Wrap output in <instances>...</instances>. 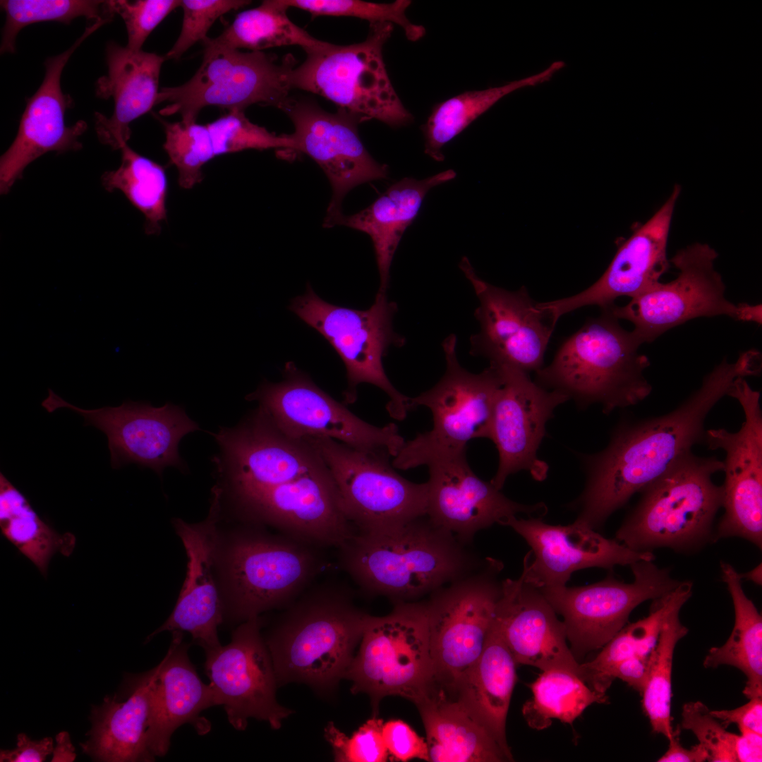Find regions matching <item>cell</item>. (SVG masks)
<instances>
[{
	"instance_id": "6125c7cd",
	"label": "cell",
	"mask_w": 762,
	"mask_h": 762,
	"mask_svg": "<svg viewBox=\"0 0 762 762\" xmlns=\"http://www.w3.org/2000/svg\"><path fill=\"white\" fill-rule=\"evenodd\" d=\"M742 578L751 580L757 584H761V564L744 574H740Z\"/></svg>"
},
{
	"instance_id": "4316f807",
	"label": "cell",
	"mask_w": 762,
	"mask_h": 762,
	"mask_svg": "<svg viewBox=\"0 0 762 762\" xmlns=\"http://www.w3.org/2000/svg\"><path fill=\"white\" fill-rule=\"evenodd\" d=\"M222 490L212 489L207 518L197 524L174 520L185 548L187 573L176 606L165 622L147 638L150 641L164 631H187L205 651L221 646L217 628L224 618V603L215 579L219 543L217 523L222 509Z\"/></svg>"
},
{
	"instance_id": "94428289",
	"label": "cell",
	"mask_w": 762,
	"mask_h": 762,
	"mask_svg": "<svg viewBox=\"0 0 762 762\" xmlns=\"http://www.w3.org/2000/svg\"><path fill=\"white\" fill-rule=\"evenodd\" d=\"M56 744L52 752V762H70L76 758L75 748L73 746L69 734L63 731L56 736Z\"/></svg>"
},
{
	"instance_id": "277c9868",
	"label": "cell",
	"mask_w": 762,
	"mask_h": 762,
	"mask_svg": "<svg viewBox=\"0 0 762 762\" xmlns=\"http://www.w3.org/2000/svg\"><path fill=\"white\" fill-rule=\"evenodd\" d=\"M601 310L564 340L550 364L536 372L534 381L582 409L600 404L607 414L641 401L652 386L643 375L650 361L639 352L641 344L622 327L610 306Z\"/></svg>"
},
{
	"instance_id": "f907efd6",
	"label": "cell",
	"mask_w": 762,
	"mask_h": 762,
	"mask_svg": "<svg viewBox=\"0 0 762 762\" xmlns=\"http://www.w3.org/2000/svg\"><path fill=\"white\" fill-rule=\"evenodd\" d=\"M247 0H181V32L166 57L179 59L193 45L204 41L211 26L220 16L250 4Z\"/></svg>"
},
{
	"instance_id": "6f0895ef",
	"label": "cell",
	"mask_w": 762,
	"mask_h": 762,
	"mask_svg": "<svg viewBox=\"0 0 762 762\" xmlns=\"http://www.w3.org/2000/svg\"><path fill=\"white\" fill-rule=\"evenodd\" d=\"M648 673V659L636 656L619 663L615 668L612 677L614 680L618 678L627 682L629 686L641 694L646 683Z\"/></svg>"
},
{
	"instance_id": "4dcf8cb0",
	"label": "cell",
	"mask_w": 762,
	"mask_h": 762,
	"mask_svg": "<svg viewBox=\"0 0 762 762\" xmlns=\"http://www.w3.org/2000/svg\"><path fill=\"white\" fill-rule=\"evenodd\" d=\"M172 633L151 689L147 744L155 757L168 752L172 734L183 724H190L200 735L207 733L210 723L200 714L216 706L212 687L202 682L189 659L182 631Z\"/></svg>"
},
{
	"instance_id": "2e32d148",
	"label": "cell",
	"mask_w": 762,
	"mask_h": 762,
	"mask_svg": "<svg viewBox=\"0 0 762 762\" xmlns=\"http://www.w3.org/2000/svg\"><path fill=\"white\" fill-rule=\"evenodd\" d=\"M630 567L631 583L610 575L584 586L538 588L556 613L562 616L569 648L576 659L604 646L626 625L639 604L665 595L680 583L652 560H640Z\"/></svg>"
},
{
	"instance_id": "f35d334b",
	"label": "cell",
	"mask_w": 762,
	"mask_h": 762,
	"mask_svg": "<svg viewBox=\"0 0 762 762\" xmlns=\"http://www.w3.org/2000/svg\"><path fill=\"white\" fill-rule=\"evenodd\" d=\"M1 534L47 576L52 557L69 556L75 546L71 533H59L34 510L25 496L0 473Z\"/></svg>"
},
{
	"instance_id": "e0dca14e",
	"label": "cell",
	"mask_w": 762,
	"mask_h": 762,
	"mask_svg": "<svg viewBox=\"0 0 762 762\" xmlns=\"http://www.w3.org/2000/svg\"><path fill=\"white\" fill-rule=\"evenodd\" d=\"M230 491L247 523L273 527L320 548H338L356 531L328 468L278 485Z\"/></svg>"
},
{
	"instance_id": "ab89813d",
	"label": "cell",
	"mask_w": 762,
	"mask_h": 762,
	"mask_svg": "<svg viewBox=\"0 0 762 762\" xmlns=\"http://www.w3.org/2000/svg\"><path fill=\"white\" fill-rule=\"evenodd\" d=\"M284 0H265L259 6L239 13L232 23L215 38L207 37L205 47L251 52L282 46L298 45L305 52L326 44L294 23L287 15Z\"/></svg>"
},
{
	"instance_id": "603a6c76",
	"label": "cell",
	"mask_w": 762,
	"mask_h": 762,
	"mask_svg": "<svg viewBox=\"0 0 762 762\" xmlns=\"http://www.w3.org/2000/svg\"><path fill=\"white\" fill-rule=\"evenodd\" d=\"M292 121L290 134L294 150L310 157L324 171L332 188L323 226L339 224L341 202L354 187L385 179L388 168L378 163L361 142L358 124L361 117L342 109L328 112L306 99L289 100L282 109Z\"/></svg>"
},
{
	"instance_id": "681fc988",
	"label": "cell",
	"mask_w": 762,
	"mask_h": 762,
	"mask_svg": "<svg viewBox=\"0 0 762 762\" xmlns=\"http://www.w3.org/2000/svg\"><path fill=\"white\" fill-rule=\"evenodd\" d=\"M383 720L373 715L348 737L329 722L325 737L331 744L334 759L342 762H384L388 759L382 728Z\"/></svg>"
},
{
	"instance_id": "f5cc1de1",
	"label": "cell",
	"mask_w": 762,
	"mask_h": 762,
	"mask_svg": "<svg viewBox=\"0 0 762 762\" xmlns=\"http://www.w3.org/2000/svg\"><path fill=\"white\" fill-rule=\"evenodd\" d=\"M114 13L119 14L126 25L131 50L140 51L155 28L176 8L181 0H114L110 1Z\"/></svg>"
},
{
	"instance_id": "91938a15",
	"label": "cell",
	"mask_w": 762,
	"mask_h": 762,
	"mask_svg": "<svg viewBox=\"0 0 762 762\" xmlns=\"http://www.w3.org/2000/svg\"><path fill=\"white\" fill-rule=\"evenodd\" d=\"M734 752L737 762H761L762 761V734L747 730H741L736 735Z\"/></svg>"
},
{
	"instance_id": "52a82bcc",
	"label": "cell",
	"mask_w": 762,
	"mask_h": 762,
	"mask_svg": "<svg viewBox=\"0 0 762 762\" xmlns=\"http://www.w3.org/2000/svg\"><path fill=\"white\" fill-rule=\"evenodd\" d=\"M456 337H447L442 344L446 369L430 389L410 397L411 410L423 406L433 415L430 430L405 441L392 458L395 468L407 470L431 461L466 454L467 443L475 438H490L493 406L502 385L500 368L490 365L473 373L459 363Z\"/></svg>"
},
{
	"instance_id": "f1b7e54d",
	"label": "cell",
	"mask_w": 762,
	"mask_h": 762,
	"mask_svg": "<svg viewBox=\"0 0 762 762\" xmlns=\"http://www.w3.org/2000/svg\"><path fill=\"white\" fill-rule=\"evenodd\" d=\"M680 187L675 185L663 205L618 248L610 265L593 285L569 297L537 306L555 325L563 315L587 306L604 308L616 298L636 296L651 289L670 267L666 256L670 223Z\"/></svg>"
},
{
	"instance_id": "bcb514c9",
	"label": "cell",
	"mask_w": 762,
	"mask_h": 762,
	"mask_svg": "<svg viewBox=\"0 0 762 762\" xmlns=\"http://www.w3.org/2000/svg\"><path fill=\"white\" fill-rule=\"evenodd\" d=\"M165 132L163 147L178 171L179 186L190 189L203 179V167L216 157L207 124L196 121L167 122L159 119Z\"/></svg>"
},
{
	"instance_id": "ac0fdd59",
	"label": "cell",
	"mask_w": 762,
	"mask_h": 762,
	"mask_svg": "<svg viewBox=\"0 0 762 762\" xmlns=\"http://www.w3.org/2000/svg\"><path fill=\"white\" fill-rule=\"evenodd\" d=\"M212 435L219 449L213 461L230 490L278 485L327 468L308 439L284 432L259 406Z\"/></svg>"
},
{
	"instance_id": "8d00e7d4",
	"label": "cell",
	"mask_w": 762,
	"mask_h": 762,
	"mask_svg": "<svg viewBox=\"0 0 762 762\" xmlns=\"http://www.w3.org/2000/svg\"><path fill=\"white\" fill-rule=\"evenodd\" d=\"M692 582L680 581L665 595L653 600L647 617L625 625L591 660L580 664V677L593 689L605 693L614 679L612 675L623 660L641 657L648 659L664 622L677 607H682L692 594Z\"/></svg>"
},
{
	"instance_id": "7a4b0ae2",
	"label": "cell",
	"mask_w": 762,
	"mask_h": 762,
	"mask_svg": "<svg viewBox=\"0 0 762 762\" xmlns=\"http://www.w3.org/2000/svg\"><path fill=\"white\" fill-rule=\"evenodd\" d=\"M343 569L365 593L411 602L484 563L425 515L383 533L356 532L339 548Z\"/></svg>"
},
{
	"instance_id": "ba28073f",
	"label": "cell",
	"mask_w": 762,
	"mask_h": 762,
	"mask_svg": "<svg viewBox=\"0 0 762 762\" xmlns=\"http://www.w3.org/2000/svg\"><path fill=\"white\" fill-rule=\"evenodd\" d=\"M345 679L367 694L376 716L380 700L399 696L415 704L435 687L427 602L395 603L387 615H370Z\"/></svg>"
},
{
	"instance_id": "c3c4849f",
	"label": "cell",
	"mask_w": 762,
	"mask_h": 762,
	"mask_svg": "<svg viewBox=\"0 0 762 762\" xmlns=\"http://www.w3.org/2000/svg\"><path fill=\"white\" fill-rule=\"evenodd\" d=\"M207 126L216 156L251 149H294L290 134L270 132L251 122L244 111H230Z\"/></svg>"
},
{
	"instance_id": "11a10c76",
	"label": "cell",
	"mask_w": 762,
	"mask_h": 762,
	"mask_svg": "<svg viewBox=\"0 0 762 762\" xmlns=\"http://www.w3.org/2000/svg\"><path fill=\"white\" fill-rule=\"evenodd\" d=\"M710 713L725 728L730 724H736L739 730H747L762 734V697L750 698L746 704L732 710H710Z\"/></svg>"
},
{
	"instance_id": "83f0119b",
	"label": "cell",
	"mask_w": 762,
	"mask_h": 762,
	"mask_svg": "<svg viewBox=\"0 0 762 762\" xmlns=\"http://www.w3.org/2000/svg\"><path fill=\"white\" fill-rule=\"evenodd\" d=\"M97 21L86 27L83 35L63 53L47 59L45 75L36 92L27 99L16 138L0 159V191L6 194L25 167L44 154L79 150V137L87 123L79 121L66 126L65 114L73 104L69 95L61 89L62 71L75 50L102 25Z\"/></svg>"
},
{
	"instance_id": "d6a6232c",
	"label": "cell",
	"mask_w": 762,
	"mask_h": 762,
	"mask_svg": "<svg viewBox=\"0 0 762 762\" xmlns=\"http://www.w3.org/2000/svg\"><path fill=\"white\" fill-rule=\"evenodd\" d=\"M153 669L125 679L122 692L93 706L88 739L80 746L92 760L105 762L152 761L147 744Z\"/></svg>"
},
{
	"instance_id": "30bf717a",
	"label": "cell",
	"mask_w": 762,
	"mask_h": 762,
	"mask_svg": "<svg viewBox=\"0 0 762 762\" xmlns=\"http://www.w3.org/2000/svg\"><path fill=\"white\" fill-rule=\"evenodd\" d=\"M386 293L377 291L368 309L357 310L325 301L308 284L305 294L294 298L289 308L322 334L341 357L348 383L344 392L345 405L356 401L359 384L369 383L386 393L387 412L401 421L411 411L410 397L392 385L382 358L391 346L401 347L406 339L394 330L397 304L389 301Z\"/></svg>"
},
{
	"instance_id": "5bb4252c",
	"label": "cell",
	"mask_w": 762,
	"mask_h": 762,
	"mask_svg": "<svg viewBox=\"0 0 762 762\" xmlns=\"http://www.w3.org/2000/svg\"><path fill=\"white\" fill-rule=\"evenodd\" d=\"M503 564L488 557L472 574L433 592L427 602L435 687L452 693L484 648L502 594Z\"/></svg>"
},
{
	"instance_id": "d4e9b609",
	"label": "cell",
	"mask_w": 762,
	"mask_h": 762,
	"mask_svg": "<svg viewBox=\"0 0 762 762\" xmlns=\"http://www.w3.org/2000/svg\"><path fill=\"white\" fill-rule=\"evenodd\" d=\"M499 524L512 528L531 547L524 560V580L537 588L565 586L576 571L653 560L652 552L635 551L575 521L551 525L541 517L512 516Z\"/></svg>"
},
{
	"instance_id": "7402d4cb",
	"label": "cell",
	"mask_w": 762,
	"mask_h": 762,
	"mask_svg": "<svg viewBox=\"0 0 762 762\" xmlns=\"http://www.w3.org/2000/svg\"><path fill=\"white\" fill-rule=\"evenodd\" d=\"M459 267L479 301L474 312L479 331L470 338V353L488 358L490 364L509 365L528 373L543 367L555 326L537 307L526 287L513 291L488 283L478 276L466 257Z\"/></svg>"
},
{
	"instance_id": "ffe728a7",
	"label": "cell",
	"mask_w": 762,
	"mask_h": 762,
	"mask_svg": "<svg viewBox=\"0 0 762 762\" xmlns=\"http://www.w3.org/2000/svg\"><path fill=\"white\" fill-rule=\"evenodd\" d=\"M744 411L745 420L736 433L725 429L705 431L703 440L713 450L725 452L722 506L725 513L714 539L740 537L759 548L762 545V413L760 393L744 377L734 380L727 392Z\"/></svg>"
},
{
	"instance_id": "3957f363",
	"label": "cell",
	"mask_w": 762,
	"mask_h": 762,
	"mask_svg": "<svg viewBox=\"0 0 762 762\" xmlns=\"http://www.w3.org/2000/svg\"><path fill=\"white\" fill-rule=\"evenodd\" d=\"M265 641L278 686L305 683L320 692L337 686L353 658L370 615L350 588L312 583L290 604Z\"/></svg>"
},
{
	"instance_id": "cb8c5ba5",
	"label": "cell",
	"mask_w": 762,
	"mask_h": 762,
	"mask_svg": "<svg viewBox=\"0 0 762 762\" xmlns=\"http://www.w3.org/2000/svg\"><path fill=\"white\" fill-rule=\"evenodd\" d=\"M496 366L502 385L493 406L489 439L496 446L499 464L490 482L501 490L509 476L522 470L537 480L545 478L548 466L538 458V449L547 422L569 398L541 387L528 373L509 365Z\"/></svg>"
},
{
	"instance_id": "680465c9",
	"label": "cell",
	"mask_w": 762,
	"mask_h": 762,
	"mask_svg": "<svg viewBox=\"0 0 762 762\" xmlns=\"http://www.w3.org/2000/svg\"><path fill=\"white\" fill-rule=\"evenodd\" d=\"M680 730H674L672 737L669 739V746L666 752L657 760L658 762H704L708 761V751L698 744L690 749L684 748L679 742Z\"/></svg>"
},
{
	"instance_id": "74e56055",
	"label": "cell",
	"mask_w": 762,
	"mask_h": 762,
	"mask_svg": "<svg viewBox=\"0 0 762 762\" xmlns=\"http://www.w3.org/2000/svg\"><path fill=\"white\" fill-rule=\"evenodd\" d=\"M720 568L734 604V626L725 644L711 648L703 664L706 668L737 667L746 677L744 695L749 699L762 697V617L745 595L740 574L725 562Z\"/></svg>"
},
{
	"instance_id": "816d5d0a",
	"label": "cell",
	"mask_w": 762,
	"mask_h": 762,
	"mask_svg": "<svg viewBox=\"0 0 762 762\" xmlns=\"http://www.w3.org/2000/svg\"><path fill=\"white\" fill-rule=\"evenodd\" d=\"M681 727L694 734L699 744L708 751V761L737 762L734 752L737 734L727 731L702 702L684 704Z\"/></svg>"
},
{
	"instance_id": "d6986e66",
	"label": "cell",
	"mask_w": 762,
	"mask_h": 762,
	"mask_svg": "<svg viewBox=\"0 0 762 762\" xmlns=\"http://www.w3.org/2000/svg\"><path fill=\"white\" fill-rule=\"evenodd\" d=\"M42 406L52 413L69 409L85 418L107 437L111 465L119 468L128 464L148 467L161 476L168 466L186 469L179 452L181 439L199 430L180 406L167 403L160 407L149 404L125 401L119 406L84 409L63 399L51 389Z\"/></svg>"
},
{
	"instance_id": "9a60e30c",
	"label": "cell",
	"mask_w": 762,
	"mask_h": 762,
	"mask_svg": "<svg viewBox=\"0 0 762 762\" xmlns=\"http://www.w3.org/2000/svg\"><path fill=\"white\" fill-rule=\"evenodd\" d=\"M283 380L264 381L248 394L289 435L325 437L362 450L386 451L394 457L405 440L393 423L370 424L321 389L294 363H286Z\"/></svg>"
},
{
	"instance_id": "9c48e42d",
	"label": "cell",
	"mask_w": 762,
	"mask_h": 762,
	"mask_svg": "<svg viewBox=\"0 0 762 762\" xmlns=\"http://www.w3.org/2000/svg\"><path fill=\"white\" fill-rule=\"evenodd\" d=\"M392 31L391 23H373L361 42H326L306 52V60L291 71L292 88L319 95L364 121L376 119L393 128L408 125L413 116L394 90L383 59Z\"/></svg>"
},
{
	"instance_id": "d590c367",
	"label": "cell",
	"mask_w": 762,
	"mask_h": 762,
	"mask_svg": "<svg viewBox=\"0 0 762 762\" xmlns=\"http://www.w3.org/2000/svg\"><path fill=\"white\" fill-rule=\"evenodd\" d=\"M416 706L426 732L429 761H509L463 703L442 689L435 687Z\"/></svg>"
},
{
	"instance_id": "60d3db41",
	"label": "cell",
	"mask_w": 762,
	"mask_h": 762,
	"mask_svg": "<svg viewBox=\"0 0 762 762\" xmlns=\"http://www.w3.org/2000/svg\"><path fill=\"white\" fill-rule=\"evenodd\" d=\"M564 66L556 61L543 71L500 87L467 91L435 105L422 126L425 153L437 162L444 160L442 147L504 96L520 88L548 80Z\"/></svg>"
},
{
	"instance_id": "484cf974",
	"label": "cell",
	"mask_w": 762,
	"mask_h": 762,
	"mask_svg": "<svg viewBox=\"0 0 762 762\" xmlns=\"http://www.w3.org/2000/svg\"><path fill=\"white\" fill-rule=\"evenodd\" d=\"M427 466L426 516L465 545L478 531L512 516L521 513L542 517L548 512L543 502H514L490 481L480 479L469 466L466 454L438 459Z\"/></svg>"
},
{
	"instance_id": "5b68a950",
	"label": "cell",
	"mask_w": 762,
	"mask_h": 762,
	"mask_svg": "<svg viewBox=\"0 0 762 762\" xmlns=\"http://www.w3.org/2000/svg\"><path fill=\"white\" fill-rule=\"evenodd\" d=\"M723 461L692 452L641 492L642 496L616 533V540L639 552L667 547L696 548L707 542L723 489L712 480Z\"/></svg>"
},
{
	"instance_id": "7bdbcfd3",
	"label": "cell",
	"mask_w": 762,
	"mask_h": 762,
	"mask_svg": "<svg viewBox=\"0 0 762 762\" xmlns=\"http://www.w3.org/2000/svg\"><path fill=\"white\" fill-rule=\"evenodd\" d=\"M121 162L101 178L104 188L121 190L145 218L147 234H157L167 218V177L162 166L125 144L120 148Z\"/></svg>"
},
{
	"instance_id": "7c38bea8",
	"label": "cell",
	"mask_w": 762,
	"mask_h": 762,
	"mask_svg": "<svg viewBox=\"0 0 762 762\" xmlns=\"http://www.w3.org/2000/svg\"><path fill=\"white\" fill-rule=\"evenodd\" d=\"M330 471L356 532L378 533L426 515L427 483L400 476L386 451L362 450L325 437H308Z\"/></svg>"
},
{
	"instance_id": "8fae6325",
	"label": "cell",
	"mask_w": 762,
	"mask_h": 762,
	"mask_svg": "<svg viewBox=\"0 0 762 762\" xmlns=\"http://www.w3.org/2000/svg\"><path fill=\"white\" fill-rule=\"evenodd\" d=\"M294 60H279L263 52L205 47L202 62L186 83L159 90L156 105L165 103L162 116L179 114L181 120L196 121L205 107L216 106L244 111L254 104L284 109L292 89Z\"/></svg>"
},
{
	"instance_id": "db71d44e",
	"label": "cell",
	"mask_w": 762,
	"mask_h": 762,
	"mask_svg": "<svg viewBox=\"0 0 762 762\" xmlns=\"http://www.w3.org/2000/svg\"><path fill=\"white\" fill-rule=\"evenodd\" d=\"M382 732L389 755L399 761L419 758L429 761L426 740L407 723L391 720L383 723Z\"/></svg>"
},
{
	"instance_id": "b9f144b4",
	"label": "cell",
	"mask_w": 762,
	"mask_h": 762,
	"mask_svg": "<svg viewBox=\"0 0 762 762\" xmlns=\"http://www.w3.org/2000/svg\"><path fill=\"white\" fill-rule=\"evenodd\" d=\"M530 687L533 698L524 704L522 713L529 727L538 730L550 726L552 719L572 725L591 704L608 702L605 693L564 670H543Z\"/></svg>"
},
{
	"instance_id": "44dd1931",
	"label": "cell",
	"mask_w": 762,
	"mask_h": 762,
	"mask_svg": "<svg viewBox=\"0 0 762 762\" xmlns=\"http://www.w3.org/2000/svg\"><path fill=\"white\" fill-rule=\"evenodd\" d=\"M260 627L259 616L250 618L234 631L229 644L205 651V672L216 706H224L229 723L239 731L250 718L278 730L293 713L277 701L276 675Z\"/></svg>"
},
{
	"instance_id": "f546056e",
	"label": "cell",
	"mask_w": 762,
	"mask_h": 762,
	"mask_svg": "<svg viewBox=\"0 0 762 762\" xmlns=\"http://www.w3.org/2000/svg\"><path fill=\"white\" fill-rule=\"evenodd\" d=\"M495 619L516 665L564 670L580 677V664L567 643L563 622L540 590L522 575L502 581Z\"/></svg>"
},
{
	"instance_id": "f6af8a7d",
	"label": "cell",
	"mask_w": 762,
	"mask_h": 762,
	"mask_svg": "<svg viewBox=\"0 0 762 762\" xmlns=\"http://www.w3.org/2000/svg\"><path fill=\"white\" fill-rule=\"evenodd\" d=\"M1 6L6 13L1 54L15 52L18 34L30 24L56 21L68 25L80 16L95 22L113 18L115 15L110 1L4 0L1 1Z\"/></svg>"
},
{
	"instance_id": "8992f818",
	"label": "cell",
	"mask_w": 762,
	"mask_h": 762,
	"mask_svg": "<svg viewBox=\"0 0 762 762\" xmlns=\"http://www.w3.org/2000/svg\"><path fill=\"white\" fill-rule=\"evenodd\" d=\"M248 524L233 534L219 559L228 613L241 622L286 607L326 567L322 548Z\"/></svg>"
},
{
	"instance_id": "6da1fadb",
	"label": "cell",
	"mask_w": 762,
	"mask_h": 762,
	"mask_svg": "<svg viewBox=\"0 0 762 762\" xmlns=\"http://www.w3.org/2000/svg\"><path fill=\"white\" fill-rule=\"evenodd\" d=\"M754 355L745 351L734 363L724 359L703 378L701 387L675 409L640 421H626L614 430L600 452L580 456L585 487L571 507L574 521L598 529L616 510L691 452L703 440L704 422L735 379L756 375Z\"/></svg>"
},
{
	"instance_id": "4fadbf2b",
	"label": "cell",
	"mask_w": 762,
	"mask_h": 762,
	"mask_svg": "<svg viewBox=\"0 0 762 762\" xmlns=\"http://www.w3.org/2000/svg\"><path fill=\"white\" fill-rule=\"evenodd\" d=\"M717 252L707 244L695 243L670 260L679 270L668 283L631 298L624 306H610L617 319L633 323L640 343H650L666 331L699 317L726 315L739 321L761 324V305L735 304L725 296V286L714 268Z\"/></svg>"
},
{
	"instance_id": "e575fe53",
	"label": "cell",
	"mask_w": 762,
	"mask_h": 762,
	"mask_svg": "<svg viewBox=\"0 0 762 762\" xmlns=\"http://www.w3.org/2000/svg\"><path fill=\"white\" fill-rule=\"evenodd\" d=\"M455 176L456 172L448 169L421 180L404 178L389 187L368 207L341 217L339 224L370 237L380 274L378 291L387 292L395 251L405 230L418 215L428 192Z\"/></svg>"
},
{
	"instance_id": "836d02e7",
	"label": "cell",
	"mask_w": 762,
	"mask_h": 762,
	"mask_svg": "<svg viewBox=\"0 0 762 762\" xmlns=\"http://www.w3.org/2000/svg\"><path fill=\"white\" fill-rule=\"evenodd\" d=\"M514 659L494 619L480 655L452 693L513 761L505 734L507 715L517 677Z\"/></svg>"
},
{
	"instance_id": "9f6ffc18",
	"label": "cell",
	"mask_w": 762,
	"mask_h": 762,
	"mask_svg": "<svg viewBox=\"0 0 762 762\" xmlns=\"http://www.w3.org/2000/svg\"><path fill=\"white\" fill-rule=\"evenodd\" d=\"M52 737H47L40 740H32L24 733L17 736L15 749H1V762H42L54 750Z\"/></svg>"
},
{
	"instance_id": "7dc6e473",
	"label": "cell",
	"mask_w": 762,
	"mask_h": 762,
	"mask_svg": "<svg viewBox=\"0 0 762 762\" xmlns=\"http://www.w3.org/2000/svg\"><path fill=\"white\" fill-rule=\"evenodd\" d=\"M289 7L309 12L313 16H349L368 20L370 24L389 23L401 28L406 37L412 42L423 38L425 29L411 23L406 11L409 0H397L392 3H373L358 0H284Z\"/></svg>"
},
{
	"instance_id": "ee69618b",
	"label": "cell",
	"mask_w": 762,
	"mask_h": 762,
	"mask_svg": "<svg viewBox=\"0 0 762 762\" xmlns=\"http://www.w3.org/2000/svg\"><path fill=\"white\" fill-rule=\"evenodd\" d=\"M682 607L675 608L664 622L658 642L648 658V673L641 694L642 708L652 731L672 737L671 698L672 670L675 646L685 636L688 629L679 617Z\"/></svg>"
},
{
	"instance_id": "1f68e13d",
	"label": "cell",
	"mask_w": 762,
	"mask_h": 762,
	"mask_svg": "<svg viewBox=\"0 0 762 762\" xmlns=\"http://www.w3.org/2000/svg\"><path fill=\"white\" fill-rule=\"evenodd\" d=\"M107 73L95 83L96 95L113 99L110 118L95 116V129L100 142L114 150L127 144L130 123L156 105L159 80L165 57L142 49L133 51L114 42L106 45Z\"/></svg>"
}]
</instances>
